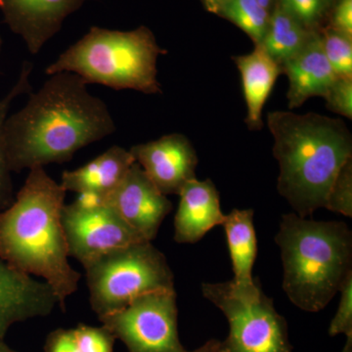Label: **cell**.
Here are the masks:
<instances>
[{"label": "cell", "mask_w": 352, "mask_h": 352, "mask_svg": "<svg viewBox=\"0 0 352 352\" xmlns=\"http://www.w3.org/2000/svg\"><path fill=\"white\" fill-rule=\"evenodd\" d=\"M34 69L32 63L25 61L23 63L21 73L18 76L17 82L13 85L2 98H0V212L8 208L13 203L14 196L12 176L10 168L7 162L6 150H4L2 131L6 118L8 117L11 105L18 97L31 92V82L30 76Z\"/></svg>", "instance_id": "44dd1931"}, {"label": "cell", "mask_w": 352, "mask_h": 352, "mask_svg": "<svg viewBox=\"0 0 352 352\" xmlns=\"http://www.w3.org/2000/svg\"><path fill=\"white\" fill-rule=\"evenodd\" d=\"M59 302L45 282L15 270L0 258V339L14 324L48 316Z\"/></svg>", "instance_id": "4fadbf2b"}, {"label": "cell", "mask_w": 352, "mask_h": 352, "mask_svg": "<svg viewBox=\"0 0 352 352\" xmlns=\"http://www.w3.org/2000/svg\"><path fill=\"white\" fill-rule=\"evenodd\" d=\"M134 163L135 160L129 150L112 146L85 166L65 170L60 184L67 192L105 203Z\"/></svg>", "instance_id": "2e32d148"}, {"label": "cell", "mask_w": 352, "mask_h": 352, "mask_svg": "<svg viewBox=\"0 0 352 352\" xmlns=\"http://www.w3.org/2000/svg\"><path fill=\"white\" fill-rule=\"evenodd\" d=\"M325 208L344 217H352V159L340 168L329 193Z\"/></svg>", "instance_id": "d4e9b609"}, {"label": "cell", "mask_w": 352, "mask_h": 352, "mask_svg": "<svg viewBox=\"0 0 352 352\" xmlns=\"http://www.w3.org/2000/svg\"><path fill=\"white\" fill-rule=\"evenodd\" d=\"M105 203L149 242L157 237L164 219L173 210L168 196L157 188L136 162Z\"/></svg>", "instance_id": "30bf717a"}, {"label": "cell", "mask_w": 352, "mask_h": 352, "mask_svg": "<svg viewBox=\"0 0 352 352\" xmlns=\"http://www.w3.org/2000/svg\"><path fill=\"white\" fill-rule=\"evenodd\" d=\"M314 32L307 29L277 1L271 11L270 25L261 45L282 66L307 45Z\"/></svg>", "instance_id": "d6986e66"}, {"label": "cell", "mask_w": 352, "mask_h": 352, "mask_svg": "<svg viewBox=\"0 0 352 352\" xmlns=\"http://www.w3.org/2000/svg\"><path fill=\"white\" fill-rule=\"evenodd\" d=\"M323 98L329 110L351 119L352 78H336Z\"/></svg>", "instance_id": "4316f807"}, {"label": "cell", "mask_w": 352, "mask_h": 352, "mask_svg": "<svg viewBox=\"0 0 352 352\" xmlns=\"http://www.w3.org/2000/svg\"><path fill=\"white\" fill-rule=\"evenodd\" d=\"M115 337L107 329L78 324L73 329H57L48 335L45 352H113Z\"/></svg>", "instance_id": "ffe728a7"}, {"label": "cell", "mask_w": 352, "mask_h": 352, "mask_svg": "<svg viewBox=\"0 0 352 352\" xmlns=\"http://www.w3.org/2000/svg\"><path fill=\"white\" fill-rule=\"evenodd\" d=\"M281 250L283 289L296 307L324 309L352 273V234L344 222L282 217L275 237Z\"/></svg>", "instance_id": "277c9868"}, {"label": "cell", "mask_w": 352, "mask_h": 352, "mask_svg": "<svg viewBox=\"0 0 352 352\" xmlns=\"http://www.w3.org/2000/svg\"><path fill=\"white\" fill-rule=\"evenodd\" d=\"M48 76L4 122L2 138L12 173L67 163L117 131L107 104L90 94L82 78L69 72Z\"/></svg>", "instance_id": "6da1fadb"}, {"label": "cell", "mask_w": 352, "mask_h": 352, "mask_svg": "<svg viewBox=\"0 0 352 352\" xmlns=\"http://www.w3.org/2000/svg\"><path fill=\"white\" fill-rule=\"evenodd\" d=\"M342 352H352V337H346V342Z\"/></svg>", "instance_id": "d6a6232c"}, {"label": "cell", "mask_w": 352, "mask_h": 352, "mask_svg": "<svg viewBox=\"0 0 352 352\" xmlns=\"http://www.w3.org/2000/svg\"><path fill=\"white\" fill-rule=\"evenodd\" d=\"M175 289L139 296L127 307L99 319L129 352H189L177 328Z\"/></svg>", "instance_id": "ba28073f"}, {"label": "cell", "mask_w": 352, "mask_h": 352, "mask_svg": "<svg viewBox=\"0 0 352 352\" xmlns=\"http://www.w3.org/2000/svg\"><path fill=\"white\" fill-rule=\"evenodd\" d=\"M279 164L277 190L305 219L325 208L338 173L352 159V138L344 120L291 111L267 113Z\"/></svg>", "instance_id": "3957f363"}, {"label": "cell", "mask_w": 352, "mask_h": 352, "mask_svg": "<svg viewBox=\"0 0 352 352\" xmlns=\"http://www.w3.org/2000/svg\"><path fill=\"white\" fill-rule=\"evenodd\" d=\"M0 352H17L6 344L4 339H0Z\"/></svg>", "instance_id": "1f68e13d"}, {"label": "cell", "mask_w": 352, "mask_h": 352, "mask_svg": "<svg viewBox=\"0 0 352 352\" xmlns=\"http://www.w3.org/2000/svg\"><path fill=\"white\" fill-rule=\"evenodd\" d=\"M166 53L144 25L126 32L91 27L45 69V74L69 72L87 85L161 94L157 63Z\"/></svg>", "instance_id": "5b68a950"}, {"label": "cell", "mask_w": 352, "mask_h": 352, "mask_svg": "<svg viewBox=\"0 0 352 352\" xmlns=\"http://www.w3.org/2000/svg\"><path fill=\"white\" fill-rule=\"evenodd\" d=\"M89 0H0V12L14 34L36 55L62 29L65 20Z\"/></svg>", "instance_id": "7c38bea8"}, {"label": "cell", "mask_w": 352, "mask_h": 352, "mask_svg": "<svg viewBox=\"0 0 352 352\" xmlns=\"http://www.w3.org/2000/svg\"><path fill=\"white\" fill-rule=\"evenodd\" d=\"M258 1L264 7V8L266 9V10L270 11L271 13V11L274 8L275 4H276L278 0H258Z\"/></svg>", "instance_id": "4dcf8cb0"}, {"label": "cell", "mask_w": 352, "mask_h": 352, "mask_svg": "<svg viewBox=\"0 0 352 352\" xmlns=\"http://www.w3.org/2000/svg\"><path fill=\"white\" fill-rule=\"evenodd\" d=\"M330 27L352 36V0H338L331 12Z\"/></svg>", "instance_id": "83f0119b"}, {"label": "cell", "mask_w": 352, "mask_h": 352, "mask_svg": "<svg viewBox=\"0 0 352 352\" xmlns=\"http://www.w3.org/2000/svg\"><path fill=\"white\" fill-rule=\"evenodd\" d=\"M85 270L90 305L99 319L146 294L175 289L168 259L149 241L116 250Z\"/></svg>", "instance_id": "8992f818"}, {"label": "cell", "mask_w": 352, "mask_h": 352, "mask_svg": "<svg viewBox=\"0 0 352 352\" xmlns=\"http://www.w3.org/2000/svg\"><path fill=\"white\" fill-rule=\"evenodd\" d=\"M270 14L258 0H227L219 15L237 25L254 45H258L267 32Z\"/></svg>", "instance_id": "7402d4cb"}, {"label": "cell", "mask_w": 352, "mask_h": 352, "mask_svg": "<svg viewBox=\"0 0 352 352\" xmlns=\"http://www.w3.org/2000/svg\"><path fill=\"white\" fill-rule=\"evenodd\" d=\"M66 193L44 168L36 166L13 203L0 212V258L25 274L43 278L63 311L82 278L68 259L62 223Z\"/></svg>", "instance_id": "7a4b0ae2"}, {"label": "cell", "mask_w": 352, "mask_h": 352, "mask_svg": "<svg viewBox=\"0 0 352 352\" xmlns=\"http://www.w3.org/2000/svg\"><path fill=\"white\" fill-rule=\"evenodd\" d=\"M322 47L338 78H352V36L327 25L320 31Z\"/></svg>", "instance_id": "603a6c76"}, {"label": "cell", "mask_w": 352, "mask_h": 352, "mask_svg": "<svg viewBox=\"0 0 352 352\" xmlns=\"http://www.w3.org/2000/svg\"><path fill=\"white\" fill-rule=\"evenodd\" d=\"M284 8L311 32L320 31L338 0H278Z\"/></svg>", "instance_id": "cb8c5ba5"}, {"label": "cell", "mask_w": 352, "mask_h": 352, "mask_svg": "<svg viewBox=\"0 0 352 352\" xmlns=\"http://www.w3.org/2000/svg\"><path fill=\"white\" fill-rule=\"evenodd\" d=\"M281 67L282 74L289 78V110L300 107L311 97L325 96L338 78L324 53L319 32H315L307 45Z\"/></svg>", "instance_id": "9a60e30c"}, {"label": "cell", "mask_w": 352, "mask_h": 352, "mask_svg": "<svg viewBox=\"0 0 352 352\" xmlns=\"http://www.w3.org/2000/svg\"><path fill=\"white\" fill-rule=\"evenodd\" d=\"M1 50H2V38H1V34H0V54H1Z\"/></svg>", "instance_id": "836d02e7"}, {"label": "cell", "mask_w": 352, "mask_h": 352, "mask_svg": "<svg viewBox=\"0 0 352 352\" xmlns=\"http://www.w3.org/2000/svg\"><path fill=\"white\" fill-rule=\"evenodd\" d=\"M62 223L69 256L85 268L116 250L145 241L107 204L87 196L64 206Z\"/></svg>", "instance_id": "9c48e42d"}, {"label": "cell", "mask_w": 352, "mask_h": 352, "mask_svg": "<svg viewBox=\"0 0 352 352\" xmlns=\"http://www.w3.org/2000/svg\"><path fill=\"white\" fill-rule=\"evenodd\" d=\"M192 352H224L221 342L219 340H210L205 344Z\"/></svg>", "instance_id": "f1b7e54d"}, {"label": "cell", "mask_w": 352, "mask_h": 352, "mask_svg": "<svg viewBox=\"0 0 352 352\" xmlns=\"http://www.w3.org/2000/svg\"><path fill=\"white\" fill-rule=\"evenodd\" d=\"M175 217V241L195 244L215 226H222L226 214L220 208V197L210 179H192L183 186Z\"/></svg>", "instance_id": "5bb4252c"}, {"label": "cell", "mask_w": 352, "mask_h": 352, "mask_svg": "<svg viewBox=\"0 0 352 352\" xmlns=\"http://www.w3.org/2000/svg\"><path fill=\"white\" fill-rule=\"evenodd\" d=\"M201 293L229 324L224 352H293L286 319L275 309L261 283L240 288L232 281L201 284Z\"/></svg>", "instance_id": "52a82bcc"}, {"label": "cell", "mask_w": 352, "mask_h": 352, "mask_svg": "<svg viewBox=\"0 0 352 352\" xmlns=\"http://www.w3.org/2000/svg\"><path fill=\"white\" fill-rule=\"evenodd\" d=\"M222 226L226 230L227 245L232 261V282L240 288H250L256 280L252 277V267L258 254L254 210H233L226 215Z\"/></svg>", "instance_id": "ac0fdd59"}, {"label": "cell", "mask_w": 352, "mask_h": 352, "mask_svg": "<svg viewBox=\"0 0 352 352\" xmlns=\"http://www.w3.org/2000/svg\"><path fill=\"white\" fill-rule=\"evenodd\" d=\"M132 156L164 195H178L196 178L198 156L182 133H171L131 148Z\"/></svg>", "instance_id": "8fae6325"}, {"label": "cell", "mask_w": 352, "mask_h": 352, "mask_svg": "<svg viewBox=\"0 0 352 352\" xmlns=\"http://www.w3.org/2000/svg\"><path fill=\"white\" fill-rule=\"evenodd\" d=\"M339 292V308L331 322L329 335L336 337L344 333L346 337H352V273L344 280Z\"/></svg>", "instance_id": "484cf974"}, {"label": "cell", "mask_w": 352, "mask_h": 352, "mask_svg": "<svg viewBox=\"0 0 352 352\" xmlns=\"http://www.w3.org/2000/svg\"><path fill=\"white\" fill-rule=\"evenodd\" d=\"M201 1L208 12L219 15L220 11L227 0H201Z\"/></svg>", "instance_id": "f546056e"}, {"label": "cell", "mask_w": 352, "mask_h": 352, "mask_svg": "<svg viewBox=\"0 0 352 352\" xmlns=\"http://www.w3.org/2000/svg\"><path fill=\"white\" fill-rule=\"evenodd\" d=\"M232 59L242 78L247 105L245 124L251 131H261L263 126L264 105L278 78L282 75V67L267 54L261 44L254 45V50L249 54L233 56Z\"/></svg>", "instance_id": "e0dca14e"}]
</instances>
